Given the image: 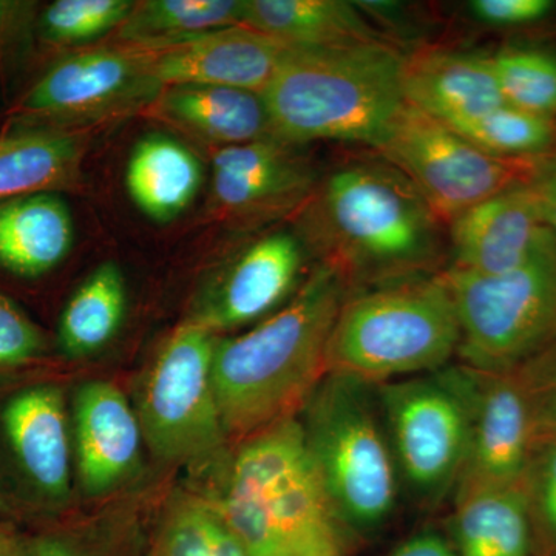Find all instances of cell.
Returning <instances> with one entry per match:
<instances>
[{
	"label": "cell",
	"mask_w": 556,
	"mask_h": 556,
	"mask_svg": "<svg viewBox=\"0 0 556 556\" xmlns=\"http://www.w3.org/2000/svg\"><path fill=\"white\" fill-rule=\"evenodd\" d=\"M348 291L345 277L321 263L276 313L218 338L212 375L229 441L302 413L328 375L329 340Z\"/></svg>",
	"instance_id": "1"
},
{
	"label": "cell",
	"mask_w": 556,
	"mask_h": 556,
	"mask_svg": "<svg viewBox=\"0 0 556 556\" xmlns=\"http://www.w3.org/2000/svg\"><path fill=\"white\" fill-rule=\"evenodd\" d=\"M305 206L303 241L350 288L433 274L441 262L444 223L387 161L343 164Z\"/></svg>",
	"instance_id": "2"
},
{
	"label": "cell",
	"mask_w": 556,
	"mask_h": 556,
	"mask_svg": "<svg viewBox=\"0 0 556 556\" xmlns=\"http://www.w3.org/2000/svg\"><path fill=\"white\" fill-rule=\"evenodd\" d=\"M404 58L383 39L289 47L262 93L274 138L292 146L343 141L372 148L404 105Z\"/></svg>",
	"instance_id": "3"
},
{
	"label": "cell",
	"mask_w": 556,
	"mask_h": 556,
	"mask_svg": "<svg viewBox=\"0 0 556 556\" xmlns=\"http://www.w3.org/2000/svg\"><path fill=\"white\" fill-rule=\"evenodd\" d=\"M207 500L247 556H292L342 533L299 416L237 442L217 495Z\"/></svg>",
	"instance_id": "4"
},
{
	"label": "cell",
	"mask_w": 556,
	"mask_h": 556,
	"mask_svg": "<svg viewBox=\"0 0 556 556\" xmlns=\"http://www.w3.org/2000/svg\"><path fill=\"white\" fill-rule=\"evenodd\" d=\"M459 321L447 281L424 274L350 292L329 340L328 375L369 386L427 375L457 357Z\"/></svg>",
	"instance_id": "5"
},
{
	"label": "cell",
	"mask_w": 556,
	"mask_h": 556,
	"mask_svg": "<svg viewBox=\"0 0 556 556\" xmlns=\"http://www.w3.org/2000/svg\"><path fill=\"white\" fill-rule=\"evenodd\" d=\"M299 419L340 530L375 532L387 525L402 482L376 386L327 375Z\"/></svg>",
	"instance_id": "6"
},
{
	"label": "cell",
	"mask_w": 556,
	"mask_h": 556,
	"mask_svg": "<svg viewBox=\"0 0 556 556\" xmlns=\"http://www.w3.org/2000/svg\"><path fill=\"white\" fill-rule=\"evenodd\" d=\"M457 321V364L497 375L517 369L556 342V244L554 236L529 262L508 273L447 268Z\"/></svg>",
	"instance_id": "7"
},
{
	"label": "cell",
	"mask_w": 556,
	"mask_h": 556,
	"mask_svg": "<svg viewBox=\"0 0 556 556\" xmlns=\"http://www.w3.org/2000/svg\"><path fill=\"white\" fill-rule=\"evenodd\" d=\"M478 372L453 362L427 375L376 386L401 477L422 506L455 492L466 466Z\"/></svg>",
	"instance_id": "8"
},
{
	"label": "cell",
	"mask_w": 556,
	"mask_h": 556,
	"mask_svg": "<svg viewBox=\"0 0 556 556\" xmlns=\"http://www.w3.org/2000/svg\"><path fill=\"white\" fill-rule=\"evenodd\" d=\"M372 148L415 186L442 223L496 193L527 185L543 163L492 155L407 101Z\"/></svg>",
	"instance_id": "9"
},
{
	"label": "cell",
	"mask_w": 556,
	"mask_h": 556,
	"mask_svg": "<svg viewBox=\"0 0 556 556\" xmlns=\"http://www.w3.org/2000/svg\"><path fill=\"white\" fill-rule=\"evenodd\" d=\"M217 340L186 321L150 365L137 413L144 444L163 463H204L229 442L212 375Z\"/></svg>",
	"instance_id": "10"
},
{
	"label": "cell",
	"mask_w": 556,
	"mask_h": 556,
	"mask_svg": "<svg viewBox=\"0 0 556 556\" xmlns=\"http://www.w3.org/2000/svg\"><path fill=\"white\" fill-rule=\"evenodd\" d=\"M163 89L146 50L113 43L73 51L33 84L17 104L16 121L76 130L149 108Z\"/></svg>",
	"instance_id": "11"
},
{
	"label": "cell",
	"mask_w": 556,
	"mask_h": 556,
	"mask_svg": "<svg viewBox=\"0 0 556 556\" xmlns=\"http://www.w3.org/2000/svg\"><path fill=\"white\" fill-rule=\"evenodd\" d=\"M317 172L295 146L277 138L212 150V208L239 225H262L305 206Z\"/></svg>",
	"instance_id": "12"
},
{
	"label": "cell",
	"mask_w": 556,
	"mask_h": 556,
	"mask_svg": "<svg viewBox=\"0 0 556 556\" xmlns=\"http://www.w3.org/2000/svg\"><path fill=\"white\" fill-rule=\"evenodd\" d=\"M540 413L532 388L519 378V368L497 375L478 372L470 445L453 495L525 482L536 453Z\"/></svg>",
	"instance_id": "13"
},
{
	"label": "cell",
	"mask_w": 556,
	"mask_h": 556,
	"mask_svg": "<svg viewBox=\"0 0 556 556\" xmlns=\"http://www.w3.org/2000/svg\"><path fill=\"white\" fill-rule=\"evenodd\" d=\"M306 243L288 230L266 233L240 252L197 316L190 320L218 334L258 324L300 288Z\"/></svg>",
	"instance_id": "14"
},
{
	"label": "cell",
	"mask_w": 556,
	"mask_h": 556,
	"mask_svg": "<svg viewBox=\"0 0 556 556\" xmlns=\"http://www.w3.org/2000/svg\"><path fill=\"white\" fill-rule=\"evenodd\" d=\"M73 456L84 495H109L126 484L141 463L142 434L137 409L115 383L91 380L73 404Z\"/></svg>",
	"instance_id": "15"
},
{
	"label": "cell",
	"mask_w": 556,
	"mask_h": 556,
	"mask_svg": "<svg viewBox=\"0 0 556 556\" xmlns=\"http://www.w3.org/2000/svg\"><path fill=\"white\" fill-rule=\"evenodd\" d=\"M448 225L450 268L485 276L525 265L552 236L530 182L481 201Z\"/></svg>",
	"instance_id": "16"
},
{
	"label": "cell",
	"mask_w": 556,
	"mask_h": 556,
	"mask_svg": "<svg viewBox=\"0 0 556 556\" xmlns=\"http://www.w3.org/2000/svg\"><path fill=\"white\" fill-rule=\"evenodd\" d=\"M288 50L263 33L236 25L146 51L153 75L164 87L218 86L262 94Z\"/></svg>",
	"instance_id": "17"
},
{
	"label": "cell",
	"mask_w": 556,
	"mask_h": 556,
	"mask_svg": "<svg viewBox=\"0 0 556 556\" xmlns=\"http://www.w3.org/2000/svg\"><path fill=\"white\" fill-rule=\"evenodd\" d=\"M3 437L22 475L46 500H67L72 490V426L58 387L25 388L0 415Z\"/></svg>",
	"instance_id": "18"
},
{
	"label": "cell",
	"mask_w": 556,
	"mask_h": 556,
	"mask_svg": "<svg viewBox=\"0 0 556 556\" xmlns=\"http://www.w3.org/2000/svg\"><path fill=\"white\" fill-rule=\"evenodd\" d=\"M405 101L457 130L506 104L490 58L419 50L404 58Z\"/></svg>",
	"instance_id": "19"
},
{
	"label": "cell",
	"mask_w": 556,
	"mask_h": 556,
	"mask_svg": "<svg viewBox=\"0 0 556 556\" xmlns=\"http://www.w3.org/2000/svg\"><path fill=\"white\" fill-rule=\"evenodd\" d=\"M153 112L215 149L274 138L265 101L255 91L218 86L164 87Z\"/></svg>",
	"instance_id": "20"
},
{
	"label": "cell",
	"mask_w": 556,
	"mask_h": 556,
	"mask_svg": "<svg viewBox=\"0 0 556 556\" xmlns=\"http://www.w3.org/2000/svg\"><path fill=\"white\" fill-rule=\"evenodd\" d=\"M86 138L78 130L20 126L0 138V203L76 188Z\"/></svg>",
	"instance_id": "21"
},
{
	"label": "cell",
	"mask_w": 556,
	"mask_h": 556,
	"mask_svg": "<svg viewBox=\"0 0 556 556\" xmlns=\"http://www.w3.org/2000/svg\"><path fill=\"white\" fill-rule=\"evenodd\" d=\"M73 240L72 212L60 193L0 203V268L20 277L46 276L64 262Z\"/></svg>",
	"instance_id": "22"
},
{
	"label": "cell",
	"mask_w": 556,
	"mask_h": 556,
	"mask_svg": "<svg viewBox=\"0 0 556 556\" xmlns=\"http://www.w3.org/2000/svg\"><path fill=\"white\" fill-rule=\"evenodd\" d=\"M452 540L457 556H532L533 529L525 482L453 495Z\"/></svg>",
	"instance_id": "23"
},
{
	"label": "cell",
	"mask_w": 556,
	"mask_h": 556,
	"mask_svg": "<svg viewBox=\"0 0 556 556\" xmlns=\"http://www.w3.org/2000/svg\"><path fill=\"white\" fill-rule=\"evenodd\" d=\"M244 25L298 49H327L382 40L345 0H247Z\"/></svg>",
	"instance_id": "24"
},
{
	"label": "cell",
	"mask_w": 556,
	"mask_h": 556,
	"mask_svg": "<svg viewBox=\"0 0 556 556\" xmlns=\"http://www.w3.org/2000/svg\"><path fill=\"white\" fill-rule=\"evenodd\" d=\"M203 185V166L192 150L163 134L139 139L126 169V188L139 211L166 223L192 204Z\"/></svg>",
	"instance_id": "25"
},
{
	"label": "cell",
	"mask_w": 556,
	"mask_h": 556,
	"mask_svg": "<svg viewBox=\"0 0 556 556\" xmlns=\"http://www.w3.org/2000/svg\"><path fill=\"white\" fill-rule=\"evenodd\" d=\"M247 0H142L116 30L115 43L161 50L219 28L244 25Z\"/></svg>",
	"instance_id": "26"
},
{
	"label": "cell",
	"mask_w": 556,
	"mask_h": 556,
	"mask_svg": "<svg viewBox=\"0 0 556 556\" xmlns=\"http://www.w3.org/2000/svg\"><path fill=\"white\" fill-rule=\"evenodd\" d=\"M127 287L115 263L98 266L73 292L58 325V345L65 356L98 353L115 338L126 316Z\"/></svg>",
	"instance_id": "27"
},
{
	"label": "cell",
	"mask_w": 556,
	"mask_h": 556,
	"mask_svg": "<svg viewBox=\"0 0 556 556\" xmlns=\"http://www.w3.org/2000/svg\"><path fill=\"white\" fill-rule=\"evenodd\" d=\"M146 556H247L207 497L179 495L167 504Z\"/></svg>",
	"instance_id": "28"
},
{
	"label": "cell",
	"mask_w": 556,
	"mask_h": 556,
	"mask_svg": "<svg viewBox=\"0 0 556 556\" xmlns=\"http://www.w3.org/2000/svg\"><path fill=\"white\" fill-rule=\"evenodd\" d=\"M478 148L503 159H540L555 141L554 121L500 105L456 130Z\"/></svg>",
	"instance_id": "29"
},
{
	"label": "cell",
	"mask_w": 556,
	"mask_h": 556,
	"mask_svg": "<svg viewBox=\"0 0 556 556\" xmlns=\"http://www.w3.org/2000/svg\"><path fill=\"white\" fill-rule=\"evenodd\" d=\"M492 60L497 86L506 104L533 115H556V56L546 51L511 49Z\"/></svg>",
	"instance_id": "30"
},
{
	"label": "cell",
	"mask_w": 556,
	"mask_h": 556,
	"mask_svg": "<svg viewBox=\"0 0 556 556\" xmlns=\"http://www.w3.org/2000/svg\"><path fill=\"white\" fill-rule=\"evenodd\" d=\"M134 0H56L40 10L38 30L54 46H78L118 30Z\"/></svg>",
	"instance_id": "31"
},
{
	"label": "cell",
	"mask_w": 556,
	"mask_h": 556,
	"mask_svg": "<svg viewBox=\"0 0 556 556\" xmlns=\"http://www.w3.org/2000/svg\"><path fill=\"white\" fill-rule=\"evenodd\" d=\"M527 504L535 538L548 556H556V441L533 456L525 479Z\"/></svg>",
	"instance_id": "32"
},
{
	"label": "cell",
	"mask_w": 556,
	"mask_h": 556,
	"mask_svg": "<svg viewBox=\"0 0 556 556\" xmlns=\"http://www.w3.org/2000/svg\"><path fill=\"white\" fill-rule=\"evenodd\" d=\"M46 351L42 331L7 295L0 294V371L31 364Z\"/></svg>",
	"instance_id": "33"
},
{
	"label": "cell",
	"mask_w": 556,
	"mask_h": 556,
	"mask_svg": "<svg viewBox=\"0 0 556 556\" xmlns=\"http://www.w3.org/2000/svg\"><path fill=\"white\" fill-rule=\"evenodd\" d=\"M39 3L0 0V65L21 53L38 28Z\"/></svg>",
	"instance_id": "34"
},
{
	"label": "cell",
	"mask_w": 556,
	"mask_h": 556,
	"mask_svg": "<svg viewBox=\"0 0 556 556\" xmlns=\"http://www.w3.org/2000/svg\"><path fill=\"white\" fill-rule=\"evenodd\" d=\"M555 9L552 0H473L470 11L477 20L496 27H517L544 20Z\"/></svg>",
	"instance_id": "35"
},
{
	"label": "cell",
	"mask_w": 556,
	"mask_h": 556,
	"mask_svg": "<svg viewBox=\"0 0 556 556\" xmlns=\"http://www.w3.org/2000/svg\"><path fill=\"white\" fill-rule=\"evenodd\" d=\"M530 185L535 189L544 222L554 236L556 244V156L541 163L540 170L536 172Z\"/></svg>",
	"instance_id": "36"
},
{
	"label": "cell",
	"mask_w": 556,
	"mask_h": 556,
	"mask_svg": "<svg viewBox=\"0 0 556 556\" xmlns=\"http://www.w3.org/2000/svg\"><path fill=\"white\" fill-rule=\"evenodd\" d=\"M390 556H457L452 540L434 532L417 533V535L408 538L407 541L394 548Z\"/></svg>",
	"instance_id": "37"
},
{
	"label": "cell",
	"mask_w": 556,
	"mask_h": 556,
	"mask_svg": "<svg viewBox=\"0 0 556 556\" xmlns=\"http://www.w3.org/2000/svg\"><path fill=\"white\" fill-rule=\"evenodd\" d=\"M28 546H30L31 556H94L91 554V548L64 535L39 536Z\"/></svg>",
	"instance_id": "38"
},
{
	"label": "cell",
	"mask_w": 556,
	"mask_h": 556,
	"mask_svg": "<svg viewBox=\"0 0 556 556\" xmlns=\"http://www.w3.org/2000/svg\"><path fill=\"white\" fill-rule=\"evenodd\" d=\"M342 533L320 538L292 556H343Z\"/></svg>",
	"instance_id": "39"
},
{
	"label": "cell",
	"mask_w": 556,
	"mask_h": 556,
	"mask_svg": "<svg viewBox=\"0 0 556 556\" xmlns=\"http://www.w3.org/2000/svg\"><path fill=\"white\" fill-rule=\"evenodd\" d=\"M0 556H31L30 546L13 533L0 532Z\"/></svg>",
	"instance_id": "40"
},
{
	"label": "cell",
	"mask_w": 556,
	"mask_h": 556,
	"mask_svg": "<svg viewBox=\"0 0 556 556\" xmlns=\"http://www.w3.org/2000/svg\"><path fill=\"white\" fill-rule=\"evenodd\" d=\"M540 433L543 427H546L548 433L552 434V441H556V387L547 405L540 409Z\"/></svg>",
	"instance_id": "41"
}]
</instances>
